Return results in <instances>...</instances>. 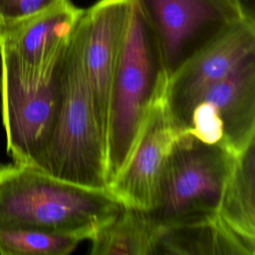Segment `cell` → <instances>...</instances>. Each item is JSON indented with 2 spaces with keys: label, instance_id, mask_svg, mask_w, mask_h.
I'll return each instance as SVG.
<instances>
[{
  "label": "cell",
  "instance_id": "1",
  "mask_svg": "<svg viewBox=\"0 0 255 255\" xmlns=\"http://www.w3.org/2000/svg\"><path fill=\"white\" fill-rule=\"evenodd\" d=\"M122 207L107 188L73 183L21 163L0 167V230H35L82 241Z\"/></svg>",
  "mask_w": 255,
  "mask_h": 255
},
{
  "label": "cell",
  "instance_id": "2",
  "mask_svg": "<svg viewBox=\"0 0 255 255\" xmlns=\"http://www.w3.org/2000/svg\"><path fill=\"white\" fill-rule=\"evenodd\" d=\"M34 167L73 183L107 188L106 145L95 115L78 23L63 59L53 129Z\"/></svg>",
  "mask_w": 255,
  "mask_h": 255
},
{
  "label": "cell",
  "instance_id": "3",
  "mask_svg": "<svg viewBox=\"0 0 255 255\" xmlns=\"http://www.w3.org/2000/svg\"><path fill=\"white\" fill-rule=\"evenodd\" d=\"M162 69L154 35L132 2L110 98L106 139L107 184L128 157Z\"/></svg>",
  "mask_w": 255,
  "mask_h": 255
},
{
  "label": "cell",
  "instance_id": "4",
  "mask_svg": "<svg viewBox=\"0 0 255 255\" xmlns=\"http://www.w3.org/2000/svg\"><path fill=\"white\" fill-rule=\"evenodd\" d=\"M232 157L221 146L184 131L168 155L149 215L160 225L215 215Z\"/></svg>",
  "mask_w": 255,
  "mask_h": 255
},
{
  "label": "cell",
  "instance_id": "5",
  "mask_svg": "<svg viewBox=\"0 0 255 255\" xmlns=\"http://www.w3.org/2000/svg\"><path fill=\"white\" fill-rule=\"evenodd\" d=\"M169 74L162 69L128 157L107 189L124 206L150 211L157 200L168 155L184 132L169 100Z\"/></svg>",
  "mask_w": 255,
  "mask_h": 255
},
{
  "label": "cell",
  "instance_id": "6",
  "mask_svg": "<svg viewBox=\"0 0 255 255\" xmlns=\"http://www.w3.org/2000/svg\"><path fill=\"white\" fill-rule=\"evenodd\" d=\"M64 55L28 78L0 76L7 151L15 163L34 166L49 140L59 106Z\"/></svg>",
  "mask_w": 255,
  "mask_h": 255
},
{
  "label": "cell",
  "instance_id": "7",
  "mask_svg": "<svg viewBox=\"0 0 255 255\" xmlns=\"http://www.w3.org/2000/svg\"><path fill=\"white\" fill-rule=\"evenodd\" d=\"M131 1L149 25L169 75L223 30L246 18L236 0Z\"/></svg>",
  "mask_w": 255,
  "mask_h": 255
},
{
  "label": "cell",
  "instance_id": "8",
  "mask_svg": "<svg viewBox=\"0 0 255 255\" xmlns=\"http://www.w3.org/2000/svg\"><path fill=\"white\" fill-rule=\"evenodd\" d=\"M186 132L231 155L255 141V57L202 93L191 110Z\"/></svg>",
  "mask_w": 255,
  "mask_h": 255
},
{
  "label": "cell",
  "instance_id": "9",
  "mask_svg": "<svg viewBox=\"0 0 255 255\" xmlns=\"http://www.w3.org/2000/svg\"><path fill=\"white\" fill-rule=\"evenodd\" d=\"M252 57L255 21L243 18L199 48L169 75L170 105L183 130L202 93Z\"/></svg>",
  "mask_w": 255,
  "mask_h": 255
},
{
  "label": "cell",
  "instance_id": "10",
  "mask_svg": "<svg viewBox=\"0 0 255 255\" xmlns=\"http://www.w3.org/2000/svg\"><path fill=\"white\" fill-rule=\"evenodd\" d=\"M131 6V0H99L83 10L78 22L84 65L105 145L112 86Z\"/></svg>",
  "mask_w": 255,
  "mask_h": 255
},
{
  "label": "cell",
  "instance_id": "11",
  "mask_svg": "<svg viewBox=\"0 0 255 255\" xmlns=\"http://www.w3.org/2000/svg\"><path fill=\"white\" fill-rule=\"evenodd\" d=\"M83 10L65 0L36 17L1 29V75L26 78L59 60Z\"/></svg>",
  "mask_w": 255,
  "mask_h": 255
},
{
  "label": "cell",
  "instance_id": "12",
  "mask_svg": "<svg viewBox=\"0 0 255 255\" xmlns=\"http://www.w3.org/2000/svg\"><path fill=\"white\" fill-rule=\"evenodd\" d=\"M254 146L255 141L233 155L216 211L218 224L244 255L255 254Z\"/></svg>",
  "mask_w": 255,
  "mask_h": 255
},
{
  "label": "cell",
  "instance_id": "13",
  "mask_svg": "<svg viewBox=\"0 0 255 255\" xmlns=\"http://www.w3.org/2000/svg\"><path fill=\"white\" fill-rule=\"evenodd\" d=\"M159 226L147 211L124 206L90 239L92 255L155 254Z\"/></svg>",
  "mask_w": 255,
  "mask_h": 255
},
{
  "label": "cell",
  "instance_id": "14",
  "mask_svg": "<svg viewBox=\"0 0 255 255\" xmlns=\"http://www.w3.org/2000/svg\"><path fill=\"white\" fill-rule=\"evenodd\" d=\"M158 226L155 254L244 255L238 244L220 227L216 214L190 222Z\"/></svg>",
  "mask_w": 255,
  "mask_h": 255
},
{
  "label": "cell",
  "instance_id": "15",
  "mask_svg": "<svg viewBox=\"0 0 255 255\" xmlns=\"http://www.w3.org/2000/svg\"><path fill=\"white\" fill-rule=\"evenodd\" d=\"M81 240L35 230H0V254L67 255Z\"/></svg>",
  "mask_w": 255,
  "mask_h": 255
},
{
  "label": "cell",
  "instance_id": "16",
  "mask_svg": "<svg viewBox=\"0 0 255 255\" xmlns=\"http://www.w3.org/2000/svg\"><path fill=\"white\" fill-rule=\"evenodd\" d=\"M65 0H0V30L36 17Z\"/></svg>",
  "mask_w": 255,
  "mask_h": 255
},
{
  "label": "cell",
  "instance_id": "17",
  "mask_svg": "<svg viewBox=\"0 0 255 255\" xmlns=\"http://www.w3.org/2000/svg\"><path fill=\"white\" fill-rule=\"evenodd\" d=\"M244 16L248 19L255 20V0H236Z\"/></svg>",
  "mask_w": 255,
  "mask_h": 255
}]
</instances>
